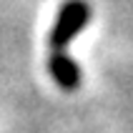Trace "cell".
<instances>
[{
  "label": "cell",
  "instance_id": "6da1fadb",
  "mask_svg": "<svg viewBox=\"0 0 133 133\" xmlns=\"http://www.w3.org/2000/svg\"><path fill=\"white\" fill-rule=\"evenodd\" d=\"M90 23V5L85 0H65L60 5L58 15H55V23L50 28V35H48V43H50L53 50H65L70 40H73L78 33L85 30V25Z\"/></svg>",
  "mask_w": 133,
  "mask_h": 133
},
{
  "label": "cell",
  "instance_id": "7a4b0ae2",
  "mask_svg": "<svg viewBox=\"0 0 133 133\" xmlns=\"http://www.w3.org/2000/svg\"><path fill=\"white\" fill-rule=\"evenodd\" d=\"M48 73H50V78L55 81V85L63 88V90L81 88V81H83L81 65H78L65 50H53L50 55H48Z\"/></svg>",
  "mask_w": 133,
  "mask_h": 133
}]
</instances>
